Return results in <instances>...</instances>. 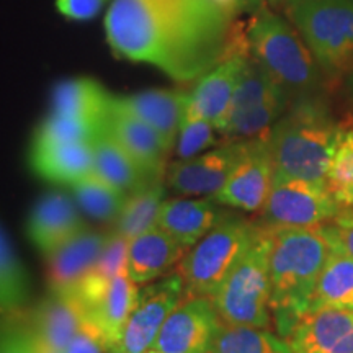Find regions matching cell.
Wrapping results in <instances>:
<instances>
[{
  "label": "cell",
  "mask_w": 353,
  "mask_h": 353,
  "mask_svg": "<svg viewBox=\"0 0 353 353\" xmlns=\"http://www.w3.org/2000/svg\"><path fill=\"white\" fill-rule=\"evenodd\" d=\"M236 30L208 0H112L105 17L114 54L151 64L176 82L198 81L218 64Z\"/></svg>",
  "instance_id": "cell-1"
},
{
  "label": "cell",
  "mask_w": 353,
  "mask_h": 353,
  "mask_svg": "<svg viewBox=\"0 0 353 353\" xmlns=\"http://www.w3.org/2000/svg\"><path fill=\"white\" fill-rule=\"evenodd\" d=\"M270 312L278 335L288 339L309 312L330 244L324 226L270 229Z\"/></svg>",
  "instance_id": "cell-2"
},
{
  "label": "cell",
  "mask_w": 353,
  "mask_h": 353,
  "mask_svg": "<svg viewBox=\"0 0 353 353\" xmlns=\"http://www.w3.org/2000/svg\"><path fill=\"white\" fill-rule=\"evenodd\" d=\"M347 131L319 94L294 99L265 134L275 176L325 182L334 154Z\"/></svg>",
  "instance_id": "cell-3"
},
{
  "label": "cell",
  "mask_w": 353,
  "mask_h": 353,
  "mask_svg": "<svg viewBox=\"0 0 353 353\" xmlns=\"http://www.w3.org/2000/svg\"><path fill=\"white\" fill-rule=\"evenodd\" d=\"M244 38L250 56L291 99L317 94L324 74L288 19L263 3L247 21Z\"/></svg>",
  "instance_id": "cell-4"
},
{
  "label": "cell",
  "mask_w": 353,
  "mask_h": 353,
  "mask_svg": "<svg viewBox=\"0 0 353 353\" xmlns=\"http://www.w3.org/2000/svg\"><path fill=\"white\" fill-rule=\"evenodd\" d=\"M270 247L272 231H262L236 267L211 296L224 324L270 329Z\"/></svg>",
  "instance_id": "cell-5"
},
{
  "label": "cell",
  "mask_w": 353,
  "mask_h": 353,
  "mask_svg": "<svg viewBox=\"0 0 353 353\" xmlns=\"http://www.w3.org/2000/svg\"><path fill=\"white\" fill-rule=\"evenodd\" d=\"M286 19L314 56L324 77L339 79L353 69V0H293Z\"/></svg>",
  "instance_id": "cell-6"
},
{
  "label": "cell",
  "mask_w": 353,
  "mask_h": 353,
  "mask_svg": "<svg viewBox=\"0 0 353 353\" xmlns=\"http://www.w3.org/2000/svg\"><path fill=\"white\" fill-rule=\"evenodd\" d=\"M262 231V224L228 213L200 242L187 250L176 272L187 296L211 298Z\"/></svg>",
  "instance_id": "cell-7"
},
{
  "label": "cell",
  "mask_w": 353,
  "mask_h": 353,
  "mask_svg": "<svg viewBox=\"0 0 353 353\" xmlns=\"http://www.w3.org/2000/svg\"><path fill=\"white\" fill-rule=\"evenodd\" d=\"M291 101L293 99L285 88L278 85L249 52L218 132L226 141L254 139L267 134L290 108Z\"/></svg>",
  "instance_id": "cell-8"
},
{
  "label": "cell",
  "mask_w": 353,
  "mask_h": 353,
  "mask_svg": "<svg viewBox=\"0 0 353 353\" xmlns=\"http://www.w3.org/2000/svg\"><path fill=\"white\" fill-rule=\"evenodd\" d=\"M342 210L327 182L273 175L270 193L260 211V224L268 229L317 228L332 221Z\"/></svg>",
  "instance_id": "cell-9"
},
{
  "label": "cell",
  "mask_w": 353,
  "mask_h": 353,
  "mask_svg": "<svg viewBox=\"0 0 353 353\" xmlns=\"http://www.w3.org/2000/svg\"><path fill=\"white\" fill-rule=\"evenodd\" d=\"M187 296L183 278L170 272L139 290L136 304L123 330L121 348L128 353H144L152 348L170 312Z\"/></svg>",
  "instance_id": "cell-10"
},
{
  "label": "cell",
  "mask_w": 353,
  "mask_h": 353,
  "mask_svg": "<svg viewBox=\"0 0 353 353\" xmlns=\"http://www.w3.org/2000/svg\"><path fill=\"white\" fill-rule=\"evenodd\" d=\"M273 175L275 169L267 136L249 139L244 156L213 198L224 208L260 213L270 193Z\"/></svg>",
  "instance_id": "cell-11"
},
{
  "label": "cell",
  "mask_w": 353,
  "mask_h": 353,
  "mask_svg": "<svg viewBox=\"0 0 353 353\" xmlns=\"http://www.w3.org/2000/svg\"><path fill=\"white\" fill-rule=\"evenodd\" d=\"M247 143L249 139L228 141L200 156L174 161L167 165L165 183L185 196H213L223 188L234 167L244 156Z\"/></svg>",
  "instance_id": "cell-12"
},
{
  "label": "cell",
  "mask_w": 353,
  "mask_h": 353,
  "mask_svg": "<svg viewBox=\"0 0 353 353\" xmlns=\"http://www.w3.org/2000/svg\"><path fill=\"white\" fill-rule=\"evenodd\" d=\"M221 324L210 298L185 296L165 319L152 348L162 353H210Z\"/></svg>",
  "instance_id": "cell-13"
},
{
  "label": "cell",
  "mask_w": 353,
  "mask_h": 353,
  "mask_svg": "<svg viewBox=\"0 0 353 353\" xmlns=\"http://www.w3.org/2000/svg\"><path fill=\"white\" fill-rule=\"evenodd\" d=\"M247 50L244 30H236L232 44L226 56L198 79L195 87L188 92L190 107L203 118L213 123L218 130L226 117L229 103L245 68Z\"/></svg>",
  "instance_id": "cell-14"
},
{
  "label": "cell",
  "mask_w": 353,
  "mask_h": 353,
  "mask_svg": "<svg viewBox=\"0 0 353 353\" xmlns=\"http://www.w3.org/2000/svg\"><path fill=\"white\" fill-rule=\"evenodd\" d=\"M85 228L79 206L63 192H50L39 198L26 223L30 241L39 252L51 255Z\"/></svg>",
  "instance_id": "cell-15"
},
{
  "label": "cell",
  "mask_w": 353,
  "mask_h": 353,
  "mask_svg": "<svg viewBox=\"0 0 353 353\" xmlns=\"http://www.w3.org/2000/svg\"><path fill=\"white\" fill-rule=\"evenodd\" d=\"M105 126L143 167L145 174L152 179H165L167 157L170 151L156 130H152L148 123L128 112L126 108L120 107L114 99H112V107Z\"/></svg>",
  "instance_id": "cell-16"
},
{
  "label": "cell",
  "mask_w": 353,
  "mask_h": 353,
  "mask_svg": "<svg viewBox=\"0 0 353 353\" xmlns=\"http://www.w3.org/2000/svg\"><path fill=\"white\" fill-rule=\"evenodd\" d=\"M286 341L294 353H353V311L307 312Z\"/></svg>",
  "instance_id": "cell-17"
},
{
  "label": "cell",
  "mask_w": 353,
  "mask_h": 353,
  "mask_svg": "<svg viewBox=\"0 0 353 353\" xmlns=\"http://www.w3.org/2000/svg\"><path fill=\"white\" fill-rule=\"evenodd\" d=\"M226 214L224 206L213 196L174 198L162 203L156 226L185 249H192Z\"/></svg>",
  "instance_id": "cell-18"
},
{
  "label": "cell",
  "mask_w": 353,
  "mask_h": 353,
  "mask_svg": "<svg viewBox=\"0 0 353 353\" xmlns=\"http://www.w3.org/2000/svg\"><path fill=\"white\" fill-rule=\"evenodd\" d=\"M188 92L169 90V88H152L132 95H121L113 99L128 112L148 123L157 131L170 152H174L180 121L187 103Z\"/></svg>",
  "instance_id": "cell-19"
},
{
  "label": "cell",
  "mask_w": 353,
  "mask_h": 353,
  "mask_svg": "<svg viewBox=\"0 0 353 353\" xmlns=\"http://www.w3.org/2000/svg\"><path fill=\"white\" fill-rule=\"evenodd\" d=\"M188 249L174 237L154 226L130 241L126 275L136 285H145L170 273L180 263Z\"/></svg>",
  "instance_id": "cell-20"
},
{
  "label": "cell",
  "mask_w": 353,
  "mask_h": 353,
  "mask_svg": "<svg viewBox=\"0 0 353 353\" xmlns=\"http://www.w3.org/2000/svg\"><path fill=\"white\" fill-rule=\"evenodd\" d=\"M138 293V285L126 275V272H123L110 281L108 288L97 299L94 306L83 312L82 321L99 330L108 352L121 347L123 330L134 307Z\"/></svg>",
  "instance_id": "cell-21"
},
{
  "label": "cell",
  "mask_w": 353,
  "mask_h": 353,
  "mask_svg": "<svg viewBox=\"0 0 353 353\" xmlns=\"http://www.w3.org/2000/svg\"><path fill=\"white\" fill-rule=\"evenodd\" d=\"M108 234L83 229L63 247L48 255L50 290L65 291L95 267Z\"/></svg>",
  "instance_id": "cell-22"
},
{
  "label": "cell",
  "mask_w": 353,
  "mask_h": 353,
  "mask_svg": "<svg viewBox=\"0 0 353 353\" xmlns=\"http://www.w3.org/2000/svg\"><path fill=\"white\" fill-rule=\"evenodd\" d=\"M30 165L41 179L52 183H74L94 172L90 143L32 144Z\"/></svg>",
  "instance_id": "cell-23"
},
{
  "label": "cell",
  "mask_w": 353,
  "mask_h": 353,
  "mask_svg": "<svg viewBox=\"0 0 353 353\" xmlns=\"http://www.w3.org/2000/svg\"><path fill=\"white\" fill-rule=\"evenodd\" d=\"M112 99L113 95L94 79H70L57 83L52 92V113L103 126L112 107Z\"/></svg>",
  "instance_id": "cell-24"
},
{
  "label": "cell",
  "mask_w": 353,
  "mask_h": 353,
  "mask_svg": "<svg viewBox=\"0 0 353 353\" xmlns=\"http://www.w3.org/2000/svg\"><path fill=\"white\" fill-rule=\"evenodd\" d=\"M94 151V172L107 180L113 187L120 188L126 195L136 192L148 182L154 180L143 170L130 152L113 138V134L101 126L92 139Z\"/></svg>",
  "instance_id": "cell-25"
},
{
  "label": "cell",
  "mask_w": 353,
  "mask_h": 353,
  "mask_svg": "<svg viewBox=\"0 0 353 353\" xmlns=\"http://www.w3.org/2000/svg\"><path fill=\"white\" fill-rule=\"evenodd\" d=\"M82 314L72 299L50 290V294L38 303L30 317L28 327L44 342L63 352L81 329Z\"/></svg>",
  "instance_id": "cell-26"
},
{
  "label": "cell",
  "mask_w": 353,
  "mask_h": 353,
  "mask_svg": "<svg viewBox=\"0 0 353 353\" xmlns=\"http://www.w3.org/2000/svg\"><path fill=\"white\" fill-rule=\"evenodd\" d=\"M322 309L353 311V259L334 247L322 267L309 312Z\"/></svg>",
  "instance_id": "cell-27"
},
{
  "label": "cell",
  "mask_w": 353,
  "mask_h": 353,
  "mask_svg": "<svg viewBox=\"0 0 353 353\" xmlns=\"http://www.w3.org/2000/svg\"><path fill=\"white\" fill-rule=\"evenodd\" d=\"M164 179H154L126 196L125 205L118 219L114 221V232L132 241L149 229L156 226L159 210L165 201Z\"/></svg>",
  "instance_id": "cell-28"
},
{
  "label": "cell",
  "mask_w": 353,
  "mask_h": 353,
  "mask_svg": "<svg viewBox=\"0 0 353 353\" xmlns=\"http://www.w3.org/2000/svg\"><path fill=\"white\" fill-rule=\"evenodd\" d=\"M74 201L83 213L100 223H113L120 216L126 201V193L113 187L95 172L70 183Z\"/></svg>",
  "instance_id": "cell-29"
},
{
  "label": "cell",
  "mask_w": 353,
  "mask_h": 353,
  "mask_svg": "<svg viewBox=\"0 0 353 353\" xmlns=\"http://www.w3.org/2000/svg\"><path fill=\"white\" fill-rule=\"evenodd\" d=\"M210 353H294L281 335L268 329L221 324Z\"/></svg>",
  "instance_id": "cell-30"
},
{
  "label": "cell",
  "mask_w": 353,
  "mask_h": 353,
  "mask_svg": "<svg viewBox=\"0 0 353 353\" xmlns=\"http://www.w3.org/2000/svg\"><path fill=\"white\" fill-rule=\"evenodd\" d=\"M30 299V280L0 229V311H19Z\"/></svg>",
  "instance_id": "cell-31"
},
{
  "label": "cell",
  "mask_w": 353,
  "mask_h": 353,
  "mask_svg": "<svg viewBox=\"0 0 353 353\" xmlns=\"http://www.w3.org/2000/svg\"><path fill=\"white\" fill-rule=\"evenodd\" d=\"M216 134H219L216 126L190 107L187 97V103H185L182 121H180L179 128V136H176L174 148V156L176 157V161H185V159L200 156L208 149L214 148L218 144Z\"/></svg>",
  "instance_id": "cell-32"
},
{
  "label": "cell",
  "mask_w": 353,
  "mask_h": 353,
  "mask_svg": "<svg viewBox=\"0 0 353 353\" xmlns=\"http://www.w3.org/2000/svg\"><path fill=\"white\" fill-rule=\"evenodd\" d=\"M327 187L343 210L353 208V131L348 130L335 151L325 176Z\"/></svg>",
  "instance_id": "cell-33"
},
{
  "label": "cell",
  "mask_w": 353,
  "mask_h": 353,
  "mask_svg": "<svg viewBox=\"0 0 353 353\" xmlns=\"http://www.w3.org/2000/svg\"><path fill=\"white\" fill-rule=\"evenodd\" d=\"M100 128L101 126H95L90 125V123L51 113L38 126L33 136V144L90 143Z\"/></svg>",
  "instance_id": "cell-34"
},
{
  "label": "cell",
  "mask_w": 353,
  "mask_h": 353,
  "mask_svg": "<svg viewBox=\"0 0 353 353\" xmlns=\"http://www.w3.org/2000/svg\"><path fill=\"white\" fill-rule=\"evenodd\" d=\"M128 247H130V241L114 231L108 232L107 242H105L100 257L92 270L108 280L126 272Z\"/></svg>",
  "instance_id": "cell-35"
},
{
  "label": "cell",
  "mask_w": 353,
  "mask_h": 353,
  "mask_svg": "<svg viewBox=\"0 0 353 353\" xmlns=\"http://www.w3.org/2000/svg\"><path fill=\"white\" fill-rule=\"evenodd\" d=\"M324 229L334 249L353 259V208L342 210L332 221L324 224Z\"/></svg>",
  "instance_id": "cell-36"
},
{
  "label": "cell",
  "mask_w": 353,
  "mask_h": 353,
  "mask_svg": "<svg viewBox=\"0 0 353 353\" xmlns=\"http://www.w3.org/2000/svg\"><path fill=\"white\" fill-rule=\"evenodd\" d=\"M107 343L99 330L88 322L82 321L81 329L74 335L72 341L65 347L64 353H107Z\"/></svg>",
  "instance_id": "cell-37"
},
{
  "label": "cell",
  "mask_w": 353,
  "mask_h": 353,
  "mask_svg": "<svg viewBox=\"0 0 353 353\" xmlns=\"http://www.w3.org/2000/svg\"><path fill=\"white\" fill-rule=\"evenodd\" d=\"M110 0H56V8L69 20L85 21L97 17Z\"/></svg>",
  "instance_id": "cell-38"
},
{
  "label": "cell",
  "mask_w": 353,
  "mask_h": 353,
  "mask_svg": "<svg viewBox=\"0 0 353 353\" xmlns=\"http://www.w3.org/2000/svg\"><path fill=\"white\" fill-rule=\"evenodd\" d=\"M0 353H30L25 325L0 329Z\"/></svg>",
  "instance_id": "cell-39"
},
{
  "label": "cell",
  "mask_w": 353,
  "mask_h": 353,
  "mask_svg": "<svg viewBox=\"0 0 353 353\" xmlns=\"http://www.w3.org/2000/svg\"><path fill=\"white\" fill-rule=\"evenodd\" d=\"M208 2L232 21L236 17H239L241 13H254L265 3L263 0H208Z\"/></svg>",
  "instance_id": "cell-40"
},
{
  "label": "cell",
  "mask_w": 353,
  "mask_h": 353,
  "mask_svg": "<svg viewBox=\"0 0 353 353\" xmlns=\"http://www.w3.org/2000/svg\"><path fill=\"white\" fill-rule=\"evenodd\" d=\"M25 327H26V341H28L30 353H63L56 350L54 347H51L48 342H44L38 334H34L33 330L28 327V325H25Z\"/></svg>",
  "instance_id": "cell-41"
},
{
  "label": "cell",
  "mask_w": 353,
  "mask_h": 353,
  "mask_svg": "<svg viewBox=\"0 0 353 353\" xmlns=\"http://www.w3.org/2000/svg\"><path fill=\"white\" fill-rule=\"evenodd\" d=\"M347 94L353 103V69L347 74Z\"/></svg>",
  "instance_id": "cell-42"
},
{
  "label": "cell",
  "mask_w": 353,
  "mask_h": 353,
  "mask_svg": "<svg viewBox=\"0 0 353 353\" xmlns=\"http://www.w3.org/2000/svg\"><path fill=\"white\" fill-rule=\"evenodd\" d=\"M270 3H283V6H286V3L293 2V0H268Z\"/></svg>",
  "instance_id": "cell-43"
},
{
  "label": "cell",
  "mask_w": 353,
  "mask_h": 353,
  "mask_svg": "<svg viewBox=\"0 0 353 353\" xmlns=\"http://www.w3.org/2000/svg\"><path fill=\"white\" fill-rule=\"evenodd\" d=\"M108 353H128V352L123 350L121 347H117V348H113V350H110Z\"/></svg>",
  "instance_id": "cell-44"
},
{
  "label": "cell",
  "mask_w": 353,
  "mask_h": 353,
  "mask_svg": "<svg viewBox=\"0 0 353 353\" xmlns=\"http://www.w3.org/2000/svg\"><path fill=\"white\" fill-rule=\"evenodd\" d=\"M144 353H162V352L156 350V348H149V350H148V352H144Z\"/></svg>",
  "instance_id": "cell-45"
}]
</instances>
